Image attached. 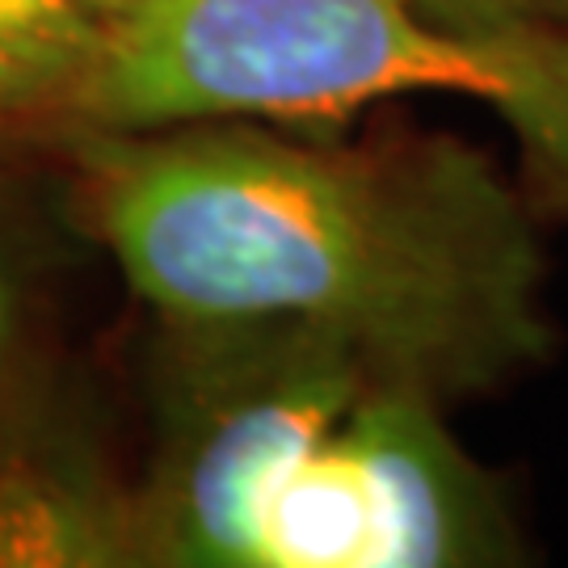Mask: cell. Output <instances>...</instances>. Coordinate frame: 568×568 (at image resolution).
Returning <instances> with one entry per match:
<instances>
[{"instance_id": "7", "label": "cell", "mask_w": 568, "mask_h": 568, "mask_svg": "<svg viewBox=\"0 0 568 568\" xmlns=\"http://www.w3.org/2000/svg\"><path fill=\"white\" fill-rule=\"evenodd\" d=\"M488 39H568V0H417Z\"/></svg>"}, {"instance_id": "3", "label": "cell", "mask_w": 568, "mask_h": 568, "mask_svg": "<svg viewBox=\"0 0 568 568\" xmlns=\"http://www.w3.org/2000/svg\"><path fill=\"white\" fill-rule=\"evenodd\" d=\"M173 337L161 450L135 493L140 565L244 568L265 488L387 375L304 328H173Z\"/></svg>"}, {"instance_id": "5", "label": "cell", "mask_w": 568, "mask_h": 568, "mask_svg": "<svg viewBox=\"0 0 568 568\" xmlns=\"http://www.w3.org/2000/svg\"><path fill=\"white\" fill-rule=\"evenodd\" d=\"M140 565L135 497L60 450L0 459V568Z\"/></svg>"}, {"instance_id": "1", "label": "cell", "mask_w": 568, "mask_h": 568, "mask_svg": "<svg viewBox=\"0 0 568 568\" xmlns=\"http://www.w3.org/2000/svg\"><path fill=\"white\" fill-rule=\"evenodd\" d=\"M84 148L93 224L169 328H304L438 400L548 354L544 244L471 143L190 122Z\"/></svg>"}, {"instance_id": "6", "label": "cell", "mask_w": 568, "mask_h": 568, "mask_svg": "<svg viewBox=\"0 0 568 568\" xmlns=\"http://www.w3.org/2000/svg\"><path fill=\"white\" fill-rule=\"evenodd\" d=\"M105 21L84 0H0V119L68 114L98 63Z\"/></svg>"}, {"instance_id": "9", "label": "cell", "mask_w": 568, "mask_h": 568, "mask_svg": "<svg viewBox=\"0 0 568 568\" xmlns=\"http://www.w3.org/2000/svg\"><path fill=\"white\" fill-rule=\"evenodd\" d=\"M84 4H93L102 18H114L122 9H131V4H140V0H84Z\"/></svg>"}, {"instance_id": "2", "label": "cell", "mask_w": 568, "mask_h": 568, "mask_svg": "<svg viewBox=\"0 0 568 568\" xmlns=\"http://www.w3.org/2000/svg\"><path fill=\"white\" fill-rule=\"evenodd\" d=\"M422 93L493 105L568 182V39H488L417 0H140L105 21L68 119L89 131L342 119Z\"/></svg>"}, {"instance_id": "8", "label": "cell", "mask_w": 568, "mask_h": 568, "mask_svg": "<svg viewBox=\"0 0 568 568\" xmlns=\"http://www.w3.org/2000/svg\"><path fill=\"white\" fill-rule=\"evenodd\" d=\"M18 307H21L18 274H13L9 248H4V241H0V375H4L9 349H13V337H18Z\"/></svg>"}, {"instance_id": "4", "label": "cell", "mask_w": 568, "mask_h": 568, "mask_svg": "<svg viewBox=\"0 0 568 568\" xmlns=\"http://www.w3.org/2000/svg\"><path fill=\"white\" fill-rule=\"evenodd\" d=\"M434 392L375 379L253 509L244 568H464L518 551Z\"/></svg>"}]
</instances>
